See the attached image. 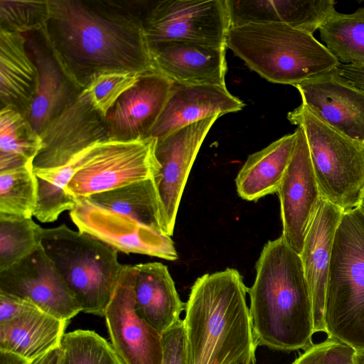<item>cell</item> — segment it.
Instances as JSON below:
<instances>
[{
    "label": "cell",
    "instance_id": "cell-28",
    "mask_svg": "<svg viewBox=\"0 0 364 364\" xmlns=\"http://www.w3.org/2000/svg\"><path fill=\"white\" fill-rule=\"evenodd\" d=\"M41 146L40 136L25 116L9 107H1L0 172L33 164Z\"/></svg>",
    "mask_w": 364,
    "mask_h": 364
},
{
    "label": "cell",
    "instance_id": "cell-21",
    "mask_svg": "<svg viewBox=\"0 0 364 364\" xmlns=\"http://www.w3.org/2000/svg\"><path fill=\"white\" fill-rule=\"evenodd\" d=\"M27 47L38 69V84L28 121L39 136L79 91L70 82L51 52L42 33H29Z\"/></svg>",
    "mask_w": 364,
    "mask_h": 364
},
{
    "label": "cell",
    "instance_id": "cell-40",
    "mask_svg": "<svg viewBox=\"0 0 364 364\" xmlns=\"http://www.w3.org/2000/svg\"><path fill=\"white\" fill-rule=\"evenodd\" d=\"M31 362L14 353L0 350V364H30Z\"/></svg>",
    "mask_w": 364,
    "mask_h": 364
},
{
    "label": "cell",
    "instance_id": "cell-42",
    "mask_svg": "<svg viewBox=\"0 0 364 364\" xmlns=\"http://www.w3.org/2000/svg\"><path fill=\"white\" fill-rule=\"evenodd\" d=\"M358 208L364 215V194L361 198Z\"/></svg>",
    "mask_w": 364,
    "mask_h": 364
},
{
    "label": "cell",
    "instance_id": "cell-6",
    "mask_svg": "<svg viewBox=\"0 0 364 364\" xmlns=\"http://www.w3.org/2000/svg\"><path fill=\"white\" fill-rule=\"evenodd\" d=\"M41 245L82 311L105 316L124 266L118 251L64 224L43 228Z\"/></svg>",
    "mask_w": 364,
    "mask_h": 364
},
{
    "label": "cell",
    "instance_id": "cell-22",
    "mask_svg": "<svg viewBox=\"0 0 364 364\" xmlns=\"http://www.w3.org/2000/svg\"><path fill=\"white\" fill-rule=\"evenodd\" d=\"M134 304L138 316L162 335L186 310L168 267L158 262L134 265Z\"/></svg>",
    "mask_w": 364,
    "mask_h": 364
},
{
    "label": "cell",
    "instance_id": "cell-5",
    "mask_svg": "<svg viewBox=\"0 0 364 364\" xmlns=\"http://www.w3.org/2000/svg\"><path fill=\"white\" fill-rule=\"evenodd\" d=\"M328 338L364 350V215L343 213L336 230L326 289Z\"/></svg>",
    "mask_w": 364,
    "mask_h": 364
},
{
    "label": "cell",
    "instance_id": "cell-38",
    "mask_svg": "<svg viewBox=\"0 0 364 364\" xmlns=\"http://www.w3.org/2000/svg\"><path fill=\"white\" fill-rule=\"evenodd\" d=\"M333 70L338 78L364 92V64L345 65L339 63Z\"/></svg>",
    "mask_w": 364,
    "mask_h": 364
},
{
    "label": "cell",
    "instance_id": "cell-9",
    "mask_svg": "<svg viewBox=\"0 0 364 364\" xmlns=\"http://www.w3.org/2000/svg\"><path fill=\"white\" fill-rule=\"evenodd\" d=\"M144 27L150 43L185 41L226 46L230 28L226 0H165L146 9Z\"/></svg>",
    "mask_w": 364,
    "mask_h": 364
},
{
    "label": "cell",
    "instance_id": "cell-11",
    "mask_svg": "<svg viewBox=\"0 0 364 364\" xmlns=\"http://www.w3.org/2000/svg\"><path fill=\"white\" fill-rule=\"evenodd\" d=\"M220 116H213L157 139L155 156L159 164L153 177L161 211L163 229L173 233L181 198L198 151Z\"/></svg>",
    "mask_w": 364,
    "mask_h": 364
},
{
    "label": "cell",
    "instance_id": "cell-19",
    "mask_svg": "<svg viewBox=\"0 0 364 364\" xmlns=\"http://www.w3.org/2000/svg\"><path fill=\"white\" fill-rule=\"evenodd\" d=\"M245 106L226 87L173 82L150 137L160 139L210 117L238 112Z\"/></svg>",
    "mask_w": 364,
    "mask_h": 364
},
{
    "label": "cell",
    "instance_id": "cell-24",
    "mask_svg": "<svg viewBox=\"0 0 364 364\" xmlns=\"http://www.w3.org/2000/svg\"><path fill=\"white\" fill-rule=\"evenodd\" d=\"M294 132L252 154L240 168L235 184L239 196L249 201L277 193L296 144Z\"/></svg>",
    "mask_w": 364,
    "mask_h": 364
},
{
    "label": "cell",
    "instance_id": "cell-13",
    "mask_svg": "<svg viewBox=\"0 0 364 364\" xmlns=\"http://www.w3.org/2000/svg\"><path fill=\"white\" fill-rule=\"evenodd\" d=\"M134 282V266L124 264L105 314L110 343L123 364H161L162 336L136 314Z\"/></svg>",
    "mask_w": 364,
    "mask_h": 364
},
{
    "label": "cell",
    "instance_id": "cell-27",
    "mask_svg": "<svg viewBox=\"0 0 364 364\" xmlns=\"http://www.w3.org/2000/svg\"><path fill=\"white\" fill-rule=\"evenodd\" d=\"M97 144L80 152L61 167L34 172L38 198L33 215L38 220L42 223L53 222L63 212L73 208L76 199L67 193L66 186Z\"/></svg>",
    "mask_w": 364,
    "mask_h": 364
},
{
    "label": "cell",
    "instance_id": "cell-20",
    "mask_svg": "<svg viewBox=\"0 0 364 364\" xmlns=\"http://www.w3.org/2000/svg\"><path fill=\"white\" fill-rule=\"evenodd\" d=\"M343 212L321 199L299 255L309 287L316 332H325L324 309L335 234Z\"/></svg>",
    "mask_w": 364,
    "mask_h": 364
},
{
    "label": "cell",
    "instance_id": "cell-8",
    "mask_svg": "<svg viewBox=\"0 0 364 364\" xmlns=\"http://www.w3.org/2000/svg\"><path fill=\"white\" fill-rule=\"evenodd\" d=\"M156 141L149 137L98 143L70 180L67 193L74 198H87L154 177L159 168Z\"/></svg>",
    "mask_w": 364,
    "mask_h": 364
},
{
    "label": "cell",
    "instance_id": "cell-34",
    "mask_svg": "<svg viewBox=\"0 0 364 364\" xmlns=\"http://www.w3.org/2000/svg\"><path fill=\"white\" fill-rule=\"evenodd\" d=\"M142 75L126 72H105L95 75L84 88L93 107L104 118L119 97Z\"/></svg>",
    "mask_w": 364,
    "mask_h": 364
},
{
    "label": "cell",
    "instance_id": "cell-12",
    "mask_svg": "<svg viewBox=\"0 0 364 364\" xmlns=\"http://www.w3.org/2000/svg\"><path fill=\"white\" fill-rule=\"evenodd\" d=\"M75 199L70 215L79 231L127 254H141L171 261L178 258L171 237L131 217L97 206L85 198Z\"/></svg>",
    "mask_w": 364,
    "mask_h": 364
},
{
    "label": "cell",
    "instance_id": "cell-14",
    "mask_svg": "<svg viewBox=\"0 0 364 364\" xmlns=\"http://www.w3.org/2000/svg\"><path fill=\"white\" fill-rule=\"evenodd\" d=\"M0 292L28 300L59 319L82 311L42 245L11 267L0 272Z\"/></svg>",
    "mask_w": 364,
    "mask_h": 364
},
{
    "label": "cell",
    "instance_id": "cell-2",
    "mask_svg": "<svg viewBox=\"0 0 364 364\" xmlns=\"http://www.w3.org/2000/svg\"><path fill=\"white\" fill-rule=\"evenodd\" d=\"M255 269L247 293L257 346L282 351L311 346L313 306L300 255L281 235L264 245Z\"/></svg>",
    "mask_w": 364,
    "mask_h": 364
},
{
    "label": "cell",
    "instance_id": "cell-25",
    "mask_svg": "<svg viewBox=\"0 0 364 364\" xmlns=\"http://www.w3.org/2000/svg\"><path fill=\"white\" fill-rule=\"evenodd\" d=\"M69 321L40 309L0 324V350L33 361L60 347Z\"/></svg>",
    "mask_w": 364,
    "mask_h": 364
},
{
    "label": "cell",
    "instance_id": "cell-3",
    "mask_svg": "<svg viewBox=\"0 0 364 364\" xmlns=\"http://www.w3.org/2000/svg\"><path fill=\"white\" fill-rule=\"evenodd\" d=\"M247 292L235 269L196 279L183 320L186 364H256Z\"/></svg>",
    "mask_w": 364,
    "mask_h": 364
},
{
    "label": "cell",
    "instance_id": "cell-4",
    "mask_svg": "<svg viewBox=\"0 0 364 364\" xmlns=\"http://www.w3.org/2000/svg\"><path fill=\"white\" fill-rule=\"evenodd\" d=\"M226 46L251 70L278 84L295 86L340 63L313 34L282 23L231 26Z\"/></svg>",
    "mask_w": 364,
    "mask_h": 364
},
{
    "label": "cell",
    "instance_id": "cell-30",
    "mask_svg": "<svg viewBox=\"0 0 364 364\" xmlns=\"http://www.w3.org/2000/svg\"><path fill=\"white\" fill-rule=\"evenodd\" d=\"M43 229L31 218L0 213V272L38 249L41 245Z\"/></svg>",
    "mask_w": 364,
    "mask_h": 364
},
{
    "label": "cell",
    "instance_id": "cell-10",
    "mask_svg": "<svg viewBox=\"0 0 364 364\" xmlns=\"http://www.w3.org/2000/svg\"><path fill=\"white\" fill-rule=\"evenodd\" d=\"M42 146L33 161V171L54 169L92 145L109 140L105 118L83 89L40 135Z\"/></svg>",
    "mask_w": 364,
    "mask_h": 364
},
{
    "label": "cell",
    "instance_id": "cell-23",
    "mask_svg": "<svg viewBox=\"0 0 364 364\" xmlns=\"http://www.w3.org/2000/svg\"><path fill=\"white\" fill-rule=\"evenodd\" d=\"M38 77L26 35L0 28L1 107L13 108L28 119Z\"/></svg>",
    "mask_w": 364,
    "mask_h": 364
},
{
    "label": "cell",
    "instance_id": "cell-37",
    "mask_svg": "<svg viewBox=\"0 0 364 364\" xmlns=\"http://www.w3.org/2000/svg\"><path fill=\"white\" fill-rule=\"evenodd\" d=\"M39 309L32 302L0 292V324L18 318Z\"/></svg>",
    "mask_w": 364,
    "mask_h": 364
},
{
    "label": "cell",
    "instance_id": "cell-15",
    "mask_svg": "<svg viewBox=\"0 0 364 364\" xmlns=\"http://www.w3.org/2000/svg\"><path fill=\"white\" fill-rule=\"evenodd\" d=\"M294 149L277 191L282 236L299 255L322 199L316 180L304 129L297 127Z\"/></svg>",
    "mask_w": 364,
    "mask_h": 364
},
{
    "label": "cell",
    "instance_id": "cell-1",
    "mask_svg": "<svg viewBox=\"0 0 364 364\" xmlns=\"http://www.w3.org/2000/svg\"><path fill=\"white\" fill-rule=\"evenodd\" d=\"M134 2L48 0L40 32L79 91L102 73H158L144 27L145 9Z\"/></svg>",
    "mask_w": 364,
    "mask_h": 364
},
{
    "label": "cell",
    "instance_id": "cell-26",
    "mask_svg": "<svg viewBox=\"0 0 364 364\" xmlns=\"http://www.w3.org/2000/svg\"><path fill=\"white\" fill-rule=\"evenodd\" d=\"M85 198L97 206L131 217L165 234L160 200L153 177Z\"/></svg>",
    "mask_w": 364,
    "mask_h": 364
},
{
    "label": "cell",
    "instance_id": "cell-16",
    "mask_svg": "<svg viewBox=\"0 0 364 364\" xmlns=\"http://www.w3.org/2000/svg\"><path fill=\"white\" fill-rule=\"evenodd\" d=\"M294 87L302 104L318 118L364 144V92L338 78L333 70Z\"/></svg>",
    "mask_w": 364,
    "mask_h": 364
},
{
    "label": "cell",
    "instance_id": "cell-31",
    "mask_svg": "<svg viewBox=\"0 0 364 364\" xmlns=\"http://www.w3.org/2000/svg\"><path fill=\"white\" fill-rule=\"evenodd\" d=\"M37 198L33 164L0 172V213L31 218Z\"/></svg>",
    "mask_w": 364,
    "mask_h": 364
},
{
    "label": "cell",
    "instance_id": "cell-36",
    "mask_svg": "<svg viewBox=\"0 0 364 364\" xmlns=\"http://www.w3.org/2000/svg\"><path fill=\"white\" fill-rule=\"evenodd\" d=\"M161 364H186V348L183 320L180 319L162 335Z\"/></svg>",
    "mask_w": 364,
    "mask_h": 364
},
{
    "label": "cell",
    "instance_id": "cell-29",
    "mask_svg": "<svg viewBox=\"0 0 364 364\" xmlns=\"http://www.w3.org/2000/svg\"><path fill=\"white\" fill-rule=\"evenodd\" d=\"M318 31L340 63L364 64V7L348 14L336 11Z\"/></svg>",
    "mask_w": 364,
    "mask_h": 364
},
{
    "label": "cell",
    "instance_id": "cell-32",
    "mask_svg": "<svg viewBox=\"0 0 364 364\" xmlns=\"http://www.w3.org/2000/svg\"><path fill=\"white\" fill-rule=\"evenodd\" d=\"M61 364H123L111 343L93 331L76 330L65 333Z\"/></svg>",
    "mask_w": 364,
    "mask_h": 364
},
{
    "label": "cell",
    "instance_id": "cell-41",
    "mask_svg": "<svg viewBox=\"0 0 364 364\" xmlns=\"http://www.w3.org/2000/svg\"><path fill=\"white\" fill-rule=\"evenodd\" d=\"M353 364H364V350H355L353 355Z\"/></svg>",
    "mask_w": 364,
    "mask_h": 364
},
{
    "label": "cell",
    "instance_id": "cell-18",
    "mask_svg": "<svg viewBox=\"0 0 364 364\" xmlns=\"http://www.w3.org/2000/svg\"><path fill=\"white\" fill-rule=\"evenodd\" d=\"M149 46L156 71L172 82L226 87L227 46L185 41Z\"/></svg>",
    "mask_w": 364,
    "mask_h": 364
},
{
    "label": "cell",
    "instance_id": "cell-33",
    "mask_svg": "<svg viewBox=\"0 0 364 364\" xmlns=\"http://www.w3.org/2000/svg\"><path fill=\"white\" fill-rule=\"evenodd\" d=\"M48 13V0H0V28L23 34L38 32Z\"/></svg>",
    "mask_w": 364,
    "mask_h": 364
},
{
    "label": "cell",
    "instance_id": "cell-17",
    "mask_svg": "<svg viewBox=\"0 0 364 364\" xmlns=\"http://www.w3.org/2000/svg\"><path fill=\"white\" fill-rule=\"evenodd\" d=\"M172 83L159 73L142 75L119 97L105 118L109 140L150 137L166 105Z\"/></svg>",
    "mask_w": 364,
    "mask_h": 364
},
{
    "label": "cell",
    "instance_id": "cell-7",
    "mask_svg": "<svg viewBox=\"0 0 364 364\" xmlns=\"http://www.w3.org/2000/svg\"><path fill=\"white\" fill-rule=\"evenodd\" d=\"M287 119L304 131L322 199L343 213L357 208L364 194V144L338 132L302 103Z\"/></svg>",
    "mask_w": 364,
    "mask_h": 364
},
{
    "label": "cell",
    "instance_id": "cell-35",
    "mask_svg": "<svg viewBox=\"0 0 364 364\" xmlns=\"http://www.w3.org/2000/svg\"><path fill=\"white\" fill-rule=\"evenodd\" d=\"M355 352L347 343L328 338L313 343L291 364H353Z\"/></svg>",
    "mask_w": 364,
    "mask_h": 364
},
{
    "label": "cell",
    "instance_id": "cell-39",
    "mask_svg": "<svg viewBox=\"0 0 364 364\" xmlns=\"http://www.w3.org/2000/svg\"><path fill=\"white\" fill-rule=\"evenodd\" d=\"M64 355V350L60 346L44 355L33 360L30 364H61Z\"/></svg>",
    "mask_w": 364,
    "mask_h": 364
}]
</instances>
